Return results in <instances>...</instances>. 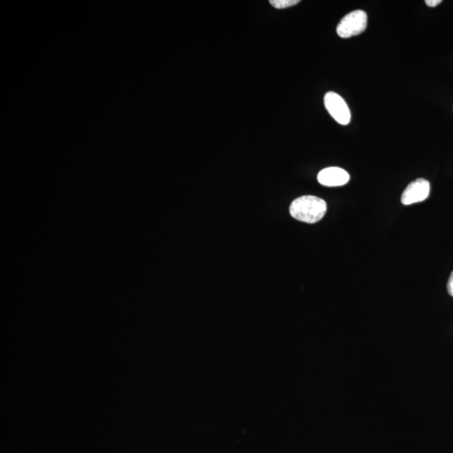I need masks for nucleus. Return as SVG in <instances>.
Listing matches in <instances>:
<instances>
[{"label":"nucleus","instance_id":"1","mask_svg":"<svg viewBox=\"0 0 453 453\" xmlns=\"http://www.w3.org/2000/svg\"><path fill=\"white\" fill-rule=\"evenodd\" d=\"M327 203L314 196H303L294 199L289 206V214L294 219L307 224L320 221L327 212Z\"/></svg>","mask_w":453,"mask_h":453},{"label":"nucleus","instance_id":"2","mask_svg":"<svg viewBox=\"0 0 453 453\" xmlns=\"http://www.w3.org/2000/svg\"><path fill=\"white\" fill-rule=\"evenodd\" d=\"M368 25V16L364 11H355L344 16L337 27V33L342 38H350L364 33Z\"/></svg>","mask_w":453,"mask_h":453},{"label":"nucleus","instance_id":"3","mask_svg":"<svg viewBox=\"0 0 453 453\" xmlns=\"http://www.w3.org/2000/svg\"><path fill=\"white\" fill-rule=\"evenodd\" d=\"M326 108L338 124L347 125L350 123L351 113L350 108L344 99L336 93L328 92L324 97Z\"/></svg>","mask_w":453,"mask_h":453},{"label":"nucleus","instance_id":"4","mask_svg":"<svg viewBox=\"0 0 453 453\" xmlns=\"http://www.w3.org/2000/svg\"><path fill=\"white\" fill-rule=\"evenodd\" d=\"M430 190L429 181L425 179L419 178L412 181L402 193L401 202L407 206L423 202L429 197Z\"/></svg>","mask_w":453,"mask_h":453},{"label":"nucleus","instance_id":"5","mask_svg":"<svg viewBox=\"0 0 453 453\" xmlns=\"http://www.w3.org/2000/svg\"><path fill=\"white\" fill-rule=\"evenodd\" d=\"M317 180L325 187H341L350 181V176L345 170L339 167H328L319 172Z\"/></svg>","mask_w":453,"mask_h":453},{"label":"nucleus","instance_id":"6","mask_svg":"<svg viewBox=\"0 0 453 453\" xmlns=\"http://www.w3.org/2000/svg\"><path fill=\"white\" fill-rule=\"evenodd\" d=\"M270 3L271 6L275 8L282 10V8H287L297 6V4L300 3V1H299V0H270Z\"/></svg>","mask_w":453,"mask_h":453},{"label":"nucleus","instance_id":"7","mask_svg":"<svg viewBox=\"0 0 453 453\" xmlns=\"http://www.w3.org/2000/svg\"><path fill=\"white\" fill-rule=\"evenodd\" d=\"M447 291L448 293H449L451 296L453 297V271L450 275L449 280H448Z\"/></svg>","mask_w":453,"mask_h":453},{"label":"nucleus","instance_id":"8","mask_svg":"<svg viewBox=\"0 0 453 453\" xmlns=\"http://www.w3.org/2000/svg\"><path fill=\"white\" fill-rule=\"evenodd\" d=\"M425 3L429 7H436L442 3V0H427Z\"/></svg>","mask_w":453,"mask_h":453}]
</instances>
